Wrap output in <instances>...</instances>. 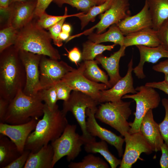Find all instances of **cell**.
<instances>
[{
  "label": "cell",
  "instance_id": "obj_40",
  "mask_svg": "<svg viewBox=\"0 0 168 168\" xmlns=\"http://www.w3.org/2000/svg\"><path fill=\"white\" fill-rule=\"evenodd\" d=\"M30 151L25 149L21 154L5 168H24L28 158Z\"/></svg>",
  "mask_w": 168,
  "mask_h": 168
},
{
  "label": "cell",
  "instance_id": "obj_51",
  "mask_svg": "<svg viewBox=\"0 0 168 168\" xmlns=\"http://www.w3.org/2000/svg\"><path fill=\"white\" fill-rule=\"evenodd\" d=\"M164 81L168 84V74H165Z\"/></svg>",
  "mask_w": 168,
  "mask_h": 168
},
{
  "label": "cell",
  "instance_id": "obj_2",
  "mask_svg": "<svg viewBox=\"0 0 168 168\" xmlns=\"http://www.w3.org/2000/svg\"><path fill=\"white\" fill-rule=\"evenodd\" d=\"M68 124L66 115L58 107L51 110L44 104L42 118L38 120L34 130L29 136L25 149L37 152L59 138Z\"/></svg>",
  "mask_w": 168,
  "mask_h": 168
},
{
  "label": "cell",
  "instance_id": "obj_17",
  "mask_svg": "<svg viewBox=\"0 0 168 168\" xmlns=\"http://www.w3.org/2000/svg\"><path fill=\"white\" fill-rule=\"evenodd\" d=\"M36 3L37 0H30L10 4L8 11L11 14L9 26L18 30L30 22L34 15Z\"/></svg>",
  "mask_w": 168,
  "mask_h": 168
},
{
  "label": "cell",
  "instance_id": "obj_7",
  "mask_svg": "<svg viewBox=\"0 0 168 168\" xmlns=\"http://www.w3.org/2000/svg\"><path fill=\"white\" fill-rule=\"evenodd\" d=\"M135 89L137 91L136 93L126 94L122 97V99H133L136 103L134 120L133 122H129V133L140 131L141 123L147 113L150 110L158 107L161 101L160 95L154 88L145 85L138 86Z\"/></svg>",
  "mask_w": 168,
  "mask_h": 168
},
{
  "label": "cell",
  "instance_id": "obj_13",
  "mask_svg": "<svg viewBox=\"0 0 168 168\" xmlns=\"http://www.w3.org/2000/svg\"><path fill=\"white\" fill-rule=\"evenodd\" d=\"M24 66L26 82L23 91L29 96L36 95L40 90L39 64L42 55L25 51H19Z\"/></svg>",
  "mask_w": 168,
  "mask_h": 168
},
{
  "label": "cell",
  "instance_id": "obj_15",
  "mask_svg": "<svg viewBox=\"0 0 168 168\" xmlns=\"http://www.w3.org/2000/svg\"><path fill=\"white\" fill-rule=\"evenodd\" d=\"M126 74L112 87L100 92L98 102L100 103L114 102L121 100L124 95L128 93L134 94L137 91L133 86V60L131 58L128 64Z\"/></svg>",
  "mask_w": 168,
  "mask_h": 168
},
{
  "label": "cell",
  "instance_id": "obj_28",
  "mask_svg": "<svg viewBox=\"0 0 168 168\" xmlns=\"http://www.w3.org/2000/svg\"><path fill=\"white\" fill-rule=\"evenodd\" d=\"M84 63L83 74L86 77L96 82H102L107 85L109 89L111 87L108 75L98 67L96 60H85Z\"/></svg>",
  "mask_w": 168,
  "mask_h": 168
},
{
  "label": "cell",
  "instance_id": "obj_43",
  "mask_svg": "<svg viewBox=\"0 0 168 168\" xmlns=\"http://www.w3.org/2000/svg\"><path fill=\"white\" fill-rule=\"evenodd\" d=\"M161 155L160 161L161 168H168V147L164 143L161 147Z\"/></svg>",
  "mask_w": 168,
  "mask_h": 168
},
{
  "label": "cell",
  "instance_id": "obj_32",
  "mask_svg": "<svg viewBox=\"0 0 168 168\" xmlns=\"http://www.w3.org/2000/svg\"><path fill=\"white\" fill-rule=\"evenodd\" d=\"M18 32L17 30L9 26L0 30V53L12 45H14Z\"/></svg>",
  "mask_w": 168,
  "mask_h": 168
},
{
  "label": "cell",
  "instance_id": "obj_21",
  "mask_svg": "<svg viewBox=\"0 0 168 168\" xmlns=\"http://www.w3.org/2000/svg\"><path fill=\"white\" fill-rule=\"evenodd\" d=\"M126 47L120 46L119 50L109 57L102 54L97 56L96 60L106 71L110 77V83L112 87L122 77L119 72V63L120 58L125 55Z\"/></svg>",
  "mask_w": 168,
  "mask_h": 168
},
{
  "label": "cell",
  "instance_id": "obj_27",
  "mask_svg": "<svg viewBox=\"0 0 168 168\" xmlns=\"http://www.w3.org/2000/svg\"><path fill=\"white\" fill-rule=\"evenodd\" d=\"M124 35L117 24H114L109 27L108 30L103 33H91L88 35L89 40L95 43L111 42L120 46H124Z\"/></svg>",
  "mask_w": 168,
  "mask_h": 168
},
{
  "label": "cell",
  "instance_id": "obj_20",
  "mask_svg": "<svg viewBox=\"0 0 168 168\" xmlns=\"http://www.w3.org/2000/svg\"><path fill=\"white\" fill-rule=\"evenodd\" d=\"M136 46L139 52L140 59L138 65L133 69V72L138 79H143L146 77L143 70L145 62L155 63L162 58H168V50L161 44L155 47L141 45Z\"/></svg>",
  "mask_w": 168,
  "mask_h": 168
},
{
  "label": "cell",
  "instance_id": "obj_18",
  "mask_svg": "<svg viewBox=\"0 0 168 168\" xmlns=\"http://www.w3.org/2000/svg\"><path fill=\"white\" fill-rule=\"evenodd\" d=\"M124 35L147 28H152L153 23L147 2L137 14L128 16L117 24Z\"/></svg>",
  "mask_w": 168,
  "mask_h": 168
},
{
  "label": "cell",
  "instance_id": "obj_14",
  "mask_svg": "<svg viewBox=\"0 0 168 168\" xmlns=\"http://www.w3.org/2000/svg\"><path fill=\"white\" fill-rule=\"evenodd\" d=\"M97 107L87 108L86 112L87 118L86 126L88 132L94 137H98L114 146L117 150L119 157L123 155V145L124 138L116 135L113 132L101 126L97 122L95 114Z\"/></svg>",
  "mask_w": 168,
  "mask_h": 168
},
{
  "label": "cell",
  "instance_id": "obj_25",
  "mask_svg": "<svg viewBox=\"0 0 168 168\" xmlns=\"http://www.w3.org/2000/svg\"><path fill=\"white\" fill-rule=\"evenodd\" d=\"M148 5L153 23L157 30L168 18V0H145Z\"/></svg>",
  "mask_w": 168,
  "mask_h": 168
},
{
  "label": "cell",
  "instance_id": "obj_37",
  "mask_svg": "<svg viewBox=\"0 0 168 168\" xmlns=\"http://www.w3.org/2000/svg\"><path fill=\"white\" fill-rule=\"evenodd\" d=\"M66 18H63L48 28L49 33L54 44L60 47L63 45V41L59 38V35L62 31V28Z\"/></svg>",
  "mask_w": 168,
  "mask_h": 168
},
{
  "label": "cell",
  "instance_id": "obj_41",
  "mask_svg": "<svg viewBox=\"0 0 168 168\" xmlns=\"http://www.w3.org/2000/svg\"><path fill=\"white\" fill-rule=\"evenodd\" d=\"M54 0H37L34 15L40 17L43 13L50 3Z\"/></svg>",
  "mask_w": 168,
  "mask_h": 168
},
{
  "label": "cell",
  "instance_id": "obj_6",
  "mask_svg": "<svg viewBox=\"0 0 168 168\" xmlns=\"http://www.w3.org/2000/svg\"><path fill=\"white\" fill-rule=\"evenodd\" d=\"M77 126L68 124L61 136L51 142L54 151L52 166L66 156L68 161L74 160L82 150V146L87 141L76 132Z\"/></svg>",
  "mask_w": 168,
  "mask_h": 168
},
{
  "label": "cell",
  "instance_id": "obj_47",
  "mask_svg": "<svg viewBox=\"0 0 168 168\" xmlns=\"http://www.w3.org/2000/svg\"><path fill=\"white\" fill-rule=\"evenodd\" d=\"M10 0H0L1 11H8Z\"/></svg>",
  "mask_w": 168,
  "mask_h": 168
},
{
  "label": "cell",
  "instance_id": "obj_1",
  "mask_svg": "<svg viewBox=\"0 0 168 168\" xmlns=\"http://www.w3.org/2000/svg\"><path fill=\"white\" fill-rule=\"evenodd\" d=\"M0 54V97L10 102L24 89L26 73L18 51L14 46Z\"/></svg>",
  "mask_w": 168,
  "mask_h": 168
},
{
  "label": "cell",
  "instance_id": "obj_45",
  "mask_svg": "<svg viewBox=\"0 0 168 168\" xmlns=\"http://www.w3.org/2000/svg\"><path fill=\"white\" fill-rule=\"evenodd\" d=\"M9 101L0 97V121L4 123V118L9 103Z\"/></svg>",
  "mask_w": 168,
  "mask_h": 168
},
{
  "label": "cell",
  "instance_id": "obj_3",
  "mask_svg": "<svg viewBox=\"0 0 168 168\" xmlns=\"http://www.w3.org/2000/svg\"><path fill=\"white\" fill-rule=\"evenodd\" d=\"M50 33L37 23L29 22L19 31L14 47L25 51L56 60L61 59L58 51L51 44Z\"/></svg>",
  "mask_w": 168,
  "mask_h": 168
},
{
  "label": "cell",
  "instance_id": "obj_10",
  "mask_svg": "<svg viewBox=\"0 0 168 168\" xmlns=\"http://www.w3.org/2000/svg\"><path fill=\"white\" fill-rule=\"evenodd\" d=\"M84 67L83 62L77 68L68 72L61 80L72 91H78L87 94L98 102L100 91L109 88L104 84L94 82L86 77L83 74Z\"/></svg>",
  "mask_w": 168,
  "mask_h": 168
},
{
  "label": "cell",
  "instance_id": "obj_29",
  "mask_svg": "<svg viewBox=\"0 0 168 168\" xmlns=\"http://www.w3.org/2000/svg\"><path fill=\"white\" fill-rule=\"evenodd\" d=\"M116 45L114 44L105 45L89 40L83 44L82 59L84 61L94 60L98 55L106 50L111 51Z\"/></svg>",
  "mask_w": 168,
  "mask_h": 168
},
{
  "label": "cell",
  "instance_id": "obj_35",
  "mask_svg": "<svg viewBox=\"0 0 168 168\" xmlns=\"http://www.w3.org/2000/svg\"><path fill=\"white\" fill-rule=\"evenodd\" d=\"M38 92L42 101L44 102V104L49 109L53 110L58 107L57 104L58 100L54 85L48 88L40 90Z\"/></svg>",
  "mask_w": 168,
  "mask_h": 168
},
{
  "label": "cell",
  "instance_id": "obj_19",
  "mask_svg": "<svg viewBox=\"0 0 168 168\" xmlns=\"http://www.w3.org/2000/svg\"><path fill=\"white\" fill-rule=\"evenodd\" d=\"M140 131L153 151H161V147L164 143V140L159 124L154 119L152 109L150 110L144 117L141 124Z\"/></svg>",
  "mask_w": 168,
  "mask_h": 168
},
{
  "label": "cell",
  "instance_id": "obj_4",
  "mask_svg": "<svg viewBox=\"0 0 168 168\" xmlns=\"http://www.w3.org/2000/svg\"><path fill=\"white\" fill-rule=\"evenodd\" d=\"M43 102L38 92L31 96L20 90L9 102L4 123L19 124L33 119L38 120L43 115Z\"/></svg>",
  "mask_w": 168,
  "mask_h": 168
},
{
  "label": "cell",
  "instance_id": "obj_23",
  "mask_svg": "<svg viewBox=\"0 0 168 168\" xmlns=\"http://www.w3.org/2000/svg\"><path fill=\"white\" fill-rule=\"evenodd\" d=\"M54 151L51 144L36 152H31L24 168H52Z\"/></svg>",
  "mask_w": 168,
  "mask_h": 168
},
{
  "label": "cell",
  "instance_id": "obj_26",
  "mask_svg": "<svg viewBox=\"0 0 168 168\" xmlns=\"http://www.w3.org/2000/svg\"><path fill=\"white\" fill-rule=\"evenodd\" d=\"M21 153L9 138L0 134V168H5Z\"/></svg>",
  "mask_w": 168,
  "mask_h": 168
},
{
  "label": "cell",
  "instance_id": "obj_50",
  "mask_svg": "<svg viewBox=\"0 0 168 168\" xmlns=\"http://www.w3.org/2000/svg\"><path fill=\"white\" fill-rule=\"evenodd\" d=\"M30 0H10L9 5L11 3L16 2H22Z\"/></svg>",
  "mask_w": 168,
  "mask_h": 168
},
{
  "label": "cell",
  "instance_id": "obj_44",
  "mask_svg": "<svg viewBox=\"0 0 168 168\" xmlns=\"http://www.w3.org/2000/svg\"><path fill=\"white\" fill-rule=\"evenodd\" d=\"M145 86L160 90L168 95V84L164 81L158 82H151L146 83Z\"/></svg>",
  "mask_w": 168,
  "mask_h": 168
},
{
  "label": "cell",
  "instance_id": "obj_34",
  "mask_svg": "<svg viewBox=\"0 0 168 168\" xmlns=\"http://www.w3.org/2000/svg\"><path fill=\"white\" fill-rule=\"evenodd\" d=\"M99 0H54V2L61 7L67 4L76 8L85 13L87 12L93 7L97 5Z\"/></svg>",
  "mask_w": 168,
  "mask_h": 168
},
{
  "label": "cell",
  "instance_id": "obj_24",
  "mask_svg": "<svg viewBox=\"0 0 168 168\" xmlns=\"http://www.w3.org/2000/svg\"><path fill=\"white\" fill-rule=\"evenodd\" d=\"M84 145L86 152L99 153L104 158L111 168H116L120 165L121 160L117 158L109 151L106 141L101 140L97 142L96 139L88 141Z\"/></svg>",
  "mask_w": 168,
  "mask_h": 168
},
{
  "label": "cell",
  "instance_id": "obj_52",
  "mask_svg": "<svg viewBox=\"0 0 168 168\" xmlns=\"http://www.w3.org/2000/svg\"><path fill=\"white\" fill-rule=\"evenodd\" d=\"M107 0H99L98 5L102 4L105 2Z\"/></svg>",
  "mask_w": 168,
  "mask_h": 168
},
{
  "label": "cell",
  "instance_id": "obj_22",
  "mask_svg": "<svg viewBox=\"0 0 168 168\" xmlns=\"http://www.w3.org/2000/svg\"><path fill=\"white\" fill-rule=\"evenodd\" d=\"M161 44L157 30L147 28L129 34L125 36L124 46L133 45L156 47Z\"/></svg>",
  "mask_w": 168,
  "mask_h": 168
},
{
  "label": "cell",
  "instance_id": "obj_9",
  "mask_svg": "<svg viewBox=\"0 0 168 168\" xmlns=\"http://www.w3.org/2000/svg\"><path fill=\"white\" fill-rule=\"evenodd\" d=\"M129 0H113L110 7L100 15L99 21L96 25L80 33L70 36L69 40L82 35H88L95 29L101 34L111 25L117 24L121 20L131 16Z\"/></svg>",
  "mask_w": 168,
  "mask_h": 168
},
{
  "label": "cell",
  "instance_id": "obj_12",
  "mask_svg": "<svg viewBox=\"0 0 168 168\" xmlns=\"http://www.w3.org/2000/svg\"><path fill=\"white\" fill-rule=\"evenodd\" d=\"M124 138L125 147L119 168H131L142 153L149 155L153 151L140 131L133 133H128Z\"/></svg>",
  "mask_w": 168,
  "mask_h": 168
},
{
  "label": "cell",
  "instance_id": "obj_42",
  "mask_svg": "<svg viewBox=\"0 0 168 168\" xmlns=\"http://www.w3.org/2000/svg\"><path fill=\"white\" fill-rule=\"evenodd\" d=\"M68 57L69 59L77 65L82 59V54L78 48L75 47L69 51H68Z\"/></svg>",
  "mask_w": 168,
  "mask_h": 168
},
{
  "label": "cell",
  "instance_id": "obj_5",
  "mask_svg": "<svg viewBox=\"0 0 168 168\" xmlns=\"http://www.w3.org/2000/svg\"><path fill=\"white\" fill-rule=\"evenodd\" d=\"M131 103L121 100L100 103L95 114V118L113 128L124 137L130 129L127 120L132 114Z\"/></svg>",
  "mask_w": 168,
  "mask_h": 168
},
{
  "label": "cell",
  "instance_id": "obj_46",
  "mask_svg": "<svg viewBox=\"0 0 168 168\" xmlns=\"http://www.w3.org/2000/svg\"><path fill=\"white\" fill-rule=\"evenodd\" d=\"M152 68L156 72H162L165 74H168V59L154 65Z\"/></svg>",
  "mask_w": 168,
  "mask_h": 168
},
{
  "label": "cell",
  "instance_id": "obj_38",
  "mask_svg": "<svg viewBox=\"0 0 168 168\" xmlns=\"http://www.w3.org/2000/svg\"><path fill=\"white\" fill-rule=\"evenodd\" d=\"M54 86L57 93L58 100L63 101L67 100L72 91V89L61 80L56 83Z\"/></svg>",
  "mask_w": 168,
  "mask_h": 168
},
{
  "label": "cell",
  "instance_id": "obj_33",
  "mask_svg": "<svg viewBox=\"0 0 168 168\" xmlns=\"http://www.w3.org/2000/svg\"><path fill=\"white\" fill-rule=\"evenodd\" d=\"M67 8H65L64 14L63 16H55L47 14L46 12L43 13L40 17L37 24L40 27L43 29H47L56 24L63 18L72 16L77 17L81 14L85 13L82 12L72 15L67 14Z\"/></svg>",
  "mask_w": 168,
  "mask_h": 168
},
{
  "label": "cell",
  "instance_id": "obj_49",
  "mask_svg": "<svg viewBox=\"0 0 168 168\" xmlns=\"http://www.w3.org/2000/svg\"><path fill=\"white\" fill-rule=\"evenodd\" d=\"M71 30V26L69 24H63L62 26V31L70 33Z\"/></svg>",
  "mask_w": 168,
  "mask_h": 168
},
{
  "label": "cell",
  "instance_id": "obj_8",
  "mask_svg": "<svg viewBox=\"0 0 168 168\" xmlns=\"http://www.w3.org/2000/svg\"><path fill=\"white\" fill-rule=\"evenodd\" d=\"M100 104L91 97L81 92L72 91L68 99L63 101L61 110L66 115L71 112L79 125L82 135L88 141L96 139L87 131L86 126V112L87 108L97 107Z\"/></svg>",
  "mask_w": 168,
  "mask_h": 168
},
{
  "label": "cell",
  "instance_id": "obj_31",
  "mask_svg": "<svg viewBox=\"0 0 168 168\" xmlns=\"http://www.w3.org/2000/svg\"><path fill=\"white\" fill-rule=\"evenodd\" d=\"M70 168H108L107 163L100 157L90 154L84 156L80 162H71L68 165Z\"/></svg>",
  "mask_w": 168,
  "mask_h": 168
},
{
  "label": "cell",
  "instance_id": "obj_36",
  "mask_svg": "<svg viewBox=\"0 0 168 168\" xmlns=\"http://www.w3.org/2000/svg\"><path fill=\"white\" fill-rule=\"evenodd\" d=\"M161 102L165 109V114L163 120L159 124V125L164 143L168 147V99L163 98Z\"/></svg>",
  "mask_w": 168,
  "mask_h": 168
},
{
  "label": "cell",
  "instance_id": "obj_48",
  "mask_svg": "<svg viewBox=\"0 0 168 168\" xmlns=\"http://www.w3.org/2000/svg\"><path fill=\"white\" fill-rule=\"evenodd\" d=\"M69 36V33L62 31L59 35V38L63 41H66Z\"/></svg>",
  "mask_w": 168,
  "mask_h": 168
},
{
  "label": "cell",
  "instance_id": "obj_11",
  "mask_svg": "<svg viewBox=\"0 0 168 168\" xmlns=\"http://www.w3.org/2000/svg\"><path fill=\"white\" fill-rule=\"evenodd\" d=\"M74 69L64 61L42 55L39 64V91L54 86Z\"/></svg>",
  "mask_w": 168,
  "mask_h": 168
},
{
  "label": "cell",
  "instance_id": "obj_39",
  "mask_svg": "<svg viewBox=\"0 0 168 168\" xmlns=\"http://www.w3.org/2000/svg\"><path fill=\"white\" fill-rule=\"evenodd\" d=\"M157 31L161 44L168 50V18L164 21Z\"/></svg>",
  "mask_w": 168,
  "mask_h": 168
},
{
  "label": "cell",
  "instance_id": "obj_16",
  "mask_svg": "<svg viewBox=\"0 0 168 168\" xmlns=\"http://www.w3.org/2000/svg\"><path fill=\"white\" fill-rule=\"evenodd\" d=\"M38 121L33 119L27 123L19 124L0 122V134L9 138L22 153L25 150L26 140L34 130Z\"/></svg>",
  "mask_w": 168,
  "mask_h": 168
},
{
  "label": "cell",
  "instance_id": "obj_30",
  "mask_svg": "<svg viewBox=\"0 0 168 168\" xmlns=\"http://www.w3.org/2000/svg\"><path fill=\"white\" fill-rule=\"evenodd\" d=\"M113 0H107L103 3L92 7L86 14L83 13L77 17L81 21V30L90 22H93L99 14L105 12L110 6Z\"/></svg>",
  "mask_w": 168,
  "mask_h": 168
}]
</instances>
